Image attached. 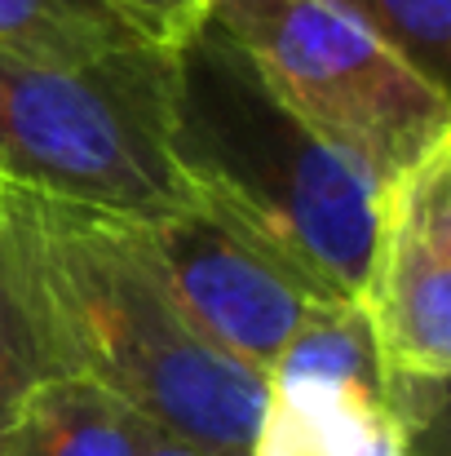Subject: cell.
I'll list each match as a JSON object with an SVG mask.
<instances>
[{
    "instance_id": "cell-1",
    "label": "cell",
    "mask_w": 451,
    "mask_h": 456,
    "mask_svg": "<svg viewBox=\"0 0 451 456\" xmlns=\"http://www.w3.org/2000/svg\"><path fill=\"white\" fill-rule=\"evenodd\" d=\"M164 151L190 200L284 262L318 302H358L381 186L270 94L208 18L164 49Z\"/></svg>"
},
{
    "instance_id": "cell-2",
    "label": "cell",
    "mask_w": 451,
    "mask_h": 456,
    "mask_svg": "<svg viewBox=\"0 0 451 456\" xmlns=\"http://www.w3.org/2000/svg\"><path fill=\"white\" fill-rule=\"evenodd\" d=\"M58 359L147 430L213 456H248L266 377L217 350L164 289L138 222L4 191Z\"/></svg>"
},
{
    "instance_id": "cell-3",
    "label": "cell",
    "mask_w": 451,
    "mask_h": 456,
    "mask_svg": "<svg viewBox=\"0 0 451 456\" xmlns=\"http://www.w3.org/2000/svg\"><path fill=\"white\" fill-rule=\"evenodd\" d=\"M0 186L120 222L195 208L164 151V49L102 62L0 49Z\"/></svg>"
},
{
    "instance_id": "cell-4",
    "label": "cell",
    "mask_w": 451,
    "mask_h": 456,
    "mask_svg": "<svg viewBox=\"0 0 451 456\" xmlns=\"http://www.w3.org/2000/svg\"><path fill=\"white\" fill-rule=\"evenodd\" d=\"M270 94L390 191L451 142V98L341 0H213Z\"/></svg>"
},
{
    "instance_id": "cell-5",
    "label": "cell",
    "mask_w": 451,
    "mask_h": 456,
    "mask_svg": "<svg viewBox=\"0 0 451 456\" xmlns=\"http://www.w3.org/2000/svg\"><path fill=\"white\" fill-rule=\"evenodd\" d=\"M138 235L195 332L262 377L284 354L305 310L318 302L257 240L199 204L138 222Z\"/></svg>"
},
{
    "instance_id": "cell-6",
    "label": "cell",
    "mask_w": 451,
    "mask_h": 456,
    "mask_svg": "<svg viewBox=\"0 0 451 456\" xmlns=\"http://www.w3.org/2000/svg\"><path fill=\"white\" fill-rule=\"evenodd\" d=\"M381 372L451 368V142L381 191V226L363 284Z\"/></svg>"
},
{
    "instance_id": "cell-7",
    "label": "cell",
    "mask_w": 451,
    "mask_h": 456,
    "mask_svg": "<svg viewBox=\"0 0 451 456\" xmlns=\"http://www.w3.org/2000/svg\"><path fill=\"white\" fill-rule=\"evenodd\" d=\"M248 456H407L381 386L336 377H266Z\"/></svg>"
},
{
    "instance_id": "cell-8",
    "label": "cell",
    "mask_w": 451,
    "mask_h": 456,
    "mask_svg": "<svg viewBox=\"0 0 451 456\" xmlns=\"http://www.w3.org/2000/svg\"><path fill=\"white\" fill-rule=\"evenodd\" d=\"M147 426L98 381L53 377L36 386L0 456H138Z\"/></svg>"
},
{
    "instance_id": "cell-9",
    "label": "cell",
    "mask_w": 451,
    "mask_h": 456,
    "mask_svg": "<svg viewBox=\"0 0 451 456\" xmlns=\"http://www.w3.org/2000/svg\"><path fill=\"white\" fill-rule=\"evenodd\" d=\"M53 377H71L58 359L22 235L0 195V452L27 395Z\"/></svg>"
},
{
    "instance_id": "cell-10",
    "label": "cell",
    "mask_w": 451,
    "mask_h": 456,
    "mask_svg": "<svg viewBox=\"0 0 451 456\" xmlns=\"http://www.w3.org/2000/svg\"><path fill=\"white\" fill-rule=\"evenodd\" d=\"M107 0H0V49L49 62H102L142 49Z\"/></svg>"
},
{
    "instance_id": "cell-11",
    "label": "cell",
    "mask_w": 451,
    "mask_h": 456,
    "mask_svg": "<svg viewBox=\"0 0 451 456\" xmlns=\"http://www.w3.org/2000/svg\"><path fill=\"white\" fill-rule=\"evenodd\" d=\"M381 40H390L425 80L447 89L451 67V0H341Z\"/></svg>"
},
{
    "instance_id": "cell-12",
    "label": "cell",
    "mask_w": 451,
    "mask_h": 456,
    "mask_svg": "<svg viewBox=\"0 0 451 456\" xmlns=\"http://www.w3.org/2000/svg\"><path fill=\"white\" fill-rule=\"evenodd\" d=\"M107 9L150 49H177L213 18V0H107Z\"/></svg>"
},
{
    "instance_id": "cell-13",
    "label": "cell",
    "mask_w": 451,
    "mask_h": 456,
    "mask_svg": "<svg viewBox=\"0 0 451 456\" xmlns=\"http://www.w3.org/2000/svg\"><path fill=\"white\" fill-rule=\"evenodd\" d=\"M138 456H213V452H204V448H195V444H181V439H168V435L147 430V444H142V452Z\"/></svg>"
}]
</instances>
